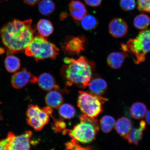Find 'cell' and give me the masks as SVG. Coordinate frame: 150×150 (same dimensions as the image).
<instances>
[{
  "instance_id": "6da1fadb",
  "label": "cell",
  "mask_w": 150,
  "mask_h": 150,
  "mask_svg": "<svg viewBox=\"0 0 150 150\" xmlns=\"http://www.w3.org/2000/svg\"><path fill=\"white\" fill-rule=\"evenodd\" d=\"M31 19L21 21L14 19L4 25L0 31L2 42L7 55L25 50L33 38L35 31Z\"/></svg>"
},
{
  "instance_id": "7a4b0ae2",
  "label": "cell",
  "mask_w": 150,
  "mask_h": 150,
  "mask_svg": "<svg viewBox=\"0 0 150 150\" xmlns=\"http://www.w3.org/2000/svg\"><path fill=\"white\" fill-rule=\"evenodd\" d=\"M65 65L62 67V76L67 85L72 84L82 88L88 87L91 79L95 64L83 56L77 59L67 57L64 59Z\"/></svg>"
},
{
  "instance_id": "3957f363",
  "label": "cell",
  "mask_w": 150,
  "mask_h": 150,
  "mask_svg": "<svg viewBox=\"0 0 150 150\" xmlns=\"http://www.w3.org/2000/svg\"><path fill=\"white\" fill-rule=\"evenodd\" d=\"M25 51L26 55L33 57L38 62L46 59H55L59 55V50L46 38L39 35L33 37Z\"/></svg>"
},
{
  "instance_id": "277c9868",
  "label": "cell",
  "mask_w": 150,
  "mask_h": 150,
  "mask_svg": "<svg viewBox=\"0 0 150 150\" xmlns=\"http://www.w3.org/2000/svg\"><path fill=\"white\" fill-rule=\"evenodd\" d=\"M80 122L69 130V134L73 139L83 144H88L95 139L99 130L98 120L95 118L83 114L80 117Z\"/></svg>"
},
{
  "instance_id": "5b68a950",
  "label": "cell",
  "mask_w": 150,
  "mask_h": 150,
  "mask_svg": "<svg viewBox=\"0 0 150 150\" xmlns=\"http://www.w3.org/2000/svg\"><path fill=\"white\" fill-rule=\"evenodd\" d=\"M126 46L127 52L134 56L136 64L145 61L146 55L150 52V30L140 32L135 38L129 40Z\"/></svg>"
},
{
  "instance_id": "8992f818",
  "label": "cell",
  "mask_w": 150,
  "mask_h": 150,
  "mask_svg": "<svg viewBox=\"0 0 150 150\" xmlns=\"http://www.w3.org/2000/svg\"><path fill=\"white\" fill-rule=\"evenodd\" d=\"M107 100L101 96L83 91L79 93L78 106L83 114L91 117H96L103 111L102 105Z\"/></svg>"
},
{
  "instance_id": "52a82bcc",
  "label": "cell",
  "mask_w": 150,
  "mask_h": 150,
  "mask_svg": "<svg viewBox=\"0 0 150 150\" xmlns=\"http://www.w3.org/2000/svg\"><path fill=\"white\" fill-rule=\"evenodd\" d=\"M52 112V108L48 106L41 109L36 105H29L26 113L28 125L35 131L42 130L48 123Z\"/></svg>"
},
{
  "instance_id": "ba28073f",
  "label": "cell",
  "mask_w": 150,
  "mask_h": 150,
  "mask_svg": "<svg viewBox=\"0 0 150 150\" xmlns=\"http://www.w3.org/2000/svg\"><path fill=\"white\" fill-rule=\"evenodd\" d=\"M38 78L26 68L15 73L11 78V84L15 89L22 88L29 83H35Z\"/></svg>"
},
{
  "instance_id": "9c48e42d",
  "label": "cell",
  "mask_w": 150,
  "mask_h": 150,
  "mask_svg": "<svg viewBox=\"0 0 150 150\" xmlns=\"http://www.w3.org/2000/svg\"><path fill=\"white\" fill-rule=\"evenodd\" d=\"M33 136L31 131H26L20 136H15L9 144L8 150H27L30 149L31 139Z\"/></svg>"
},
{
  "instance_id": "30bf717a",
  "label": "cell",
  "mask_w": 150,
  "mask_h": 150,
  "mask_svg": "<svg viewBox=\"0 0 150 150\" xmlns=\"http://www.w3.org/2000/svg\"><path fill=\"white\" fill-rule=\"evenodd\" d=\"M85 42L84 37H73L65 42L63 48L69 55H78L83 51Z\"/></svg>"
},
{
  "instance_id": "8fae6325",
  "label": "cell",
  "mask_w": 150,
  "mask_h": 150,
  "mask_svg": "<svg viewBox=\"0 0 150 150\" xmlns=\"http://www.w3.org/2000/svg\"><path fill=\"white\" fill-rule=\"evenodd\" d=\"M109 32L115 38H120L127 35L128 27L125 21L121 18H116L110 22L108 26Z\"/></svg>"
},
{
  "instance_id": "7c38bea8",
  "label": "cell",
  "mask_w": 150,
  "mask_h": 150,
  "mask_svg": "<svg viewBox=\"0 0 150 150\" xmlns=\"http://www.w3.org/2000/svg\"><path fill=\"white\" fill-rule=\"evenodd\" d=\"M88 87H89V93L101 96L106 93L108 89V84L105 81L100 78L91 80Z\"/></svg>"
},
{
  "instance_id": "4fadbf2b",
  "label": "cell",
  "mask_w": 150,
  "mask_h": 150,
  "mask_svg": "<svg viewBox=\"0 0 150 150\" xmlns=\"http://www.w3.org/2000/svg\"><path fill=\"white\" fill-rule=\"evenodd\" d=\"M127 52L125 51L112 52L108 56L107 62L112 69H119L122 67L125 59L128 56Z\"/></svg>"
},
{
  "instance_id": "5bb4252c",
  "label": "cell",
  "mask_w": 150,
  "mask_h": 150,
  "mask_svg": "<svg viewBox=\"0 0 150 150\" xmlns=\"http://www.w3.org/2000/svg\"><path fill=\"white\" fill-rule=\"evenodd\" d=\"M37 82L40 88L44 91H49L59 88L56 84L55 78L49 73L41 74L38 78Z\"/></svg>"
},
{
  "instance_id": "9a60e30c",
  "label": "cell",
  "mask_w": 150,
  "mask_h": 150,
  "mask_svg": "<svg viewBox=\"0 0 150 150\" xmlns=\"http://www.w3.org/2000/svg\"><path fill=\"white\" fill-rule=\"evenodd\" d=\"M69 8L71 16L75 20L80 21L87 15L85 6L79 1H71L69 4Z\"/></svg>"
},
{
  "instance_id": "2e32d148",
  "label": "cell",
  "mask_w": 150,
  "mask_h": 150,
  "mask_svg": "<svg viewBox=\"0 0 150 150\" xmlns=\"http://www.w3.org/2000/svg\"><path fill=\"white\" fill-rule=\"evenodd\" d=\"M47 106L52 108H59L63 102V98L61 93L56 90L49 91L45 98Z\"/></svg>"
},
{
  "instance_id": "e0dca14e",
  "label": "cell",
  "mask_w": 150,
  "mask_h": 150,
  "mask_svg": "<svg viewBox=\"0 0 150 150\" xmlns=\"http://www.w3.org/2000/svg\"><path fill=\"white\" fill-rule=\"evenodd\" d=\"M146 123L144 121L140 122L139 126L138 128H132L126 137L125 138L131 144L138 145L142 139L143 132L145 130Z\"/></svg>"
},
{
  "instance_id": "ac0fdd59",
  "label": "cell",
  "mask_w": 150,
  "mask_h": 150,
  "mask_svg": "<svg viewBox=\"0 0 150 150\" xmlns=\"http://www.w3.org/2000/svg\"><path fill=\"white\" fill-rule=\"evenodd\" d=\"M114 127L118 134L125 139L132 129V125L128 118L122 117L115 122Z\"/></svg>"
},
{
  "instance_id": "d6986e66",
  "label": "cell",
  "mask_w": 150,
  "mask_h": 150,
  "mask_svg": "<svg viewBox=\"0 0 150 150\" xmlns=\"http://www.w3.org/2000/svg\"><path fill=\"white\" fill-rule=\"evenodd\" d=\"M37 29L39 35L46 38L51 35L54 31V27L50 21L42 19L38 22Z\"/></svg>"
},
{
  "instance_id": "ffe728a7",
  "label": "cell",
  "mask_w": 150,
  "mask_h": 150,
  "mask_svg": "<svg viewBox=\"0 0 150 150\" xmlns=\"http://www.w3.org/2000/svg\"><path fill=\"white\" fill-rule=\"evenodd\" d=\"M147 112L145 105L140 102L134 103L131 107L130 110L131 117L136 120L143 119L145 117Z\"/></svg>"
},
{
  "instance_id": "44dd1931",
  "label": "cell",
  "mask_w": 150,
  "mask_h": 150,
  "mask_svg": "<svg viewBox=\"0 0 150 150\" xmlns=\"http://www.w3.org/2000/svg\"><path fill=\"white\" fill-rule=\"evenodd\" d=\"M5 65L6 69L9 72H16L20 68V60L16 56L8 55L5 59Z\"/></svg>"
},
{
  "instance_id": "7402d4cb",
  "label": "cell",
  "mask_w": 150,
  "mask_h": 150,
  "mask_svg": "<svg viewBox=\"0 0 150 150\" xmlns=\"http://www.w3.org/2000/svg\"><path fill=\"white\" fill-rule=\"evenodd\" d=\"M38 9L40 13L44 16H50L55 11V5L52 0H42L39 3Z\"/></svg>"
},
{
  "instance_id": "603a6c76",
  "label": "cell",
  "mask_w": 150,
  "mask_h": 150,
  "mask_svg": "<svg viewBox=\"0 0 150 150\" xmlns=\"http://www.w3.org/2000/svg\"><path fill=\"white\" fill-rule=\"evenodd\" d=\"M134 24L137 29L141 30L147 29L150 24V20L149 16L145 14L138 15L134 19Z\"/></svg>"
},
{
  "instance_id": "cb8c5ba5",
  "label": "cell",
  "mask_w": 150,
  "mask_h": 150,
  "mask_svg": "<svg viewBox=\"0 0 150 150\" xmlns=\"http://www.w3.org/2000/svg\"><path fill=\"white\" fill-rule=\"evenodd\" d=\"M115 119L111 116L105 115L102 117L100 120V125L103 132L106 134L110 132L115 126Z\"/></svg>"
},
{
  "instance_id": "d4e9b609",
  "label": "cell",
  "mask_w": 150,
  "mask_h": 150,
  "mask_svg": "<svg viewBox=\"0 0 150 150\" xmlns=\"http://www.w3.org/2000/svg\"><path fill=\"white\" fill-rule=\"evenodd\" d=\"M81 21L82 28L87 31L94 29L98 25V22L97 19L91 15H86Z\"/></svg>"
},
{
  "instance_id": "484cf974",
  "label": "cell",
  "mask_w": 150,
  "mask_h": 150,
  "mask_svg": "<svg viewBox=\"0 0 150 150\" xmlns=\"http://www.w3.org/2000/svg\"><path fill=\"white\" fill-rule=\"evenodd\" d=\"M59 108V115L64 119H72L76 115V110L74 107L70 104H62Z\"/></svg>"
},
{
  "instance_id": "4316f807",
  "label": "cell",
  "mask_w": 150,
  "mask_h": 150,
  "mask_svg": "<svg viewBox=\"0 0 150 150\" xmlns=\"http://www.w3.org/2000/svg\"><path fill=\"white\" fill-rule=\"evenodd\" d=\"M120 4L121 8L126 11L134 10L136 6L135 0H120Z\"/></svg>"
},
{
  "instance_id": "83f0119b",
  "label": "cell",
  "mask_w": 150,
  "mask_h": 150,
  "mask_svg": "<svg viewBox=\"0 0 150 150\" xmlns=\"http://www.w3.org/2000/svg\"><path fill=\"white\" fill-rule=\"evenodd\" d=\"M137 7L141 12L150 13V0H137Z\"/></svg>"
},
{
  "instance_id": "f1b7e54d",
  "label": "cell",
  "mask_w": 150,
  "mask_h": 150,
  "mask_svg": "<svg viewBox=\"0 0 150 150\" xmlns=\"http://www.w3.org/2000/svg\"><path fill=\"white\" fill-rule=\"evenodd\" d=\"M66 148L67 149L71 150H84L89 149V148H83L78 145L76 140L73 139L70 142H67L65 144Z\"/></svg>"
},
{
  "instance_id": "f546056e",
  "label": "cell",
  "mask_w": 150,
  "mask_h": 150,
  "mask_svg": "<svg viewBox=\"0 0 150 150\" xmlns=\"http://www.w3.org/2000/svg\"><path fill=\"white\" fill-rule=\"evenodd\" d=\"M88 5L93 7L99 6L102 4V0H84Z\"/></svg>"
},
{
  "instance_id": "4dcf8cb0",
  "label": "cell",
  "mask_w": 150,
  "mask_h": 150,
  "mask_svg": "<svg viewBox=\"0 0 150 150\" xmlns=\"http://www.w3.org/2000/svg\"><path fill=\"white\" fill-rule=\"evenodd\" d=\"M54 127L56 131H59L65 128L66 124L63 121H58L56 122Z\"/></svg>"
},
{
  "instance_id": "1f68e13d",
  "label": "cell",
  "mask_w": 150,
  "mask_h": 150,
  "mask_svg": "<svg viewBox=\"0 0 150 150\" xmlns=\"http://www.w3.org/2000/svg\"><path fill=\"white\" fill-rule=\"evenodd\" d=\"M9 142L7 138L0 140V150H8Z\"/></svg>"
},
{
  "instance_id": "d6a6232c",
  "label": "cell",
  "mask_w": 150,
  "mask_h": 150,
  "mask_svg": "<svg viewBox=\"0 0 150 150\" xmlns=\"http://www.w3.org/2000/svg\"><path fill=\"white\" fill-rule=\"evenodd\" d=\"M40 0H23L24 3L30 6H34L37 4Z\"/></svg>"
},
{
  "instance_id": "836d02e7",
  "label": "cell",
  "mask_w": 150,
  "mask_h": 150,
  "mask_svg": "<svg viewBox=\"0 0 150 150\" xmlns=\"http://www.w3.org/2000/svg\"><path fill=\"white\" fill-rule=\"evenodd\" d=\"M145 117L146 121L150 125V110L147 112Z\"/></svg>"
},
{
  "instance_id": "e575fe53",
  "label": "cell",
  "mask_w": 150,
  "mask_h": 150,
  "mask_svg": "<svg viewBox=\"0 0 150 150\" xmlns=\"http://www.w3.org/2000/svg\"><path fill=\"white\" fill-rule=\"evenodd\" d=\"M3 119V117L1 115V114L0 113V120H2Z\"/></svg>"
}]
</instances>
